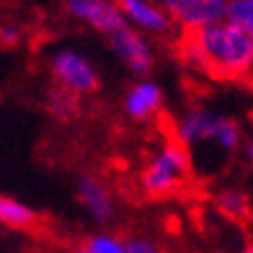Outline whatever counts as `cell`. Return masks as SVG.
<instances>
[{
    "label": "cell",
    "instance_id": "cell-14",
    "mask_svg": "<svg viewBox=\"0 0 253 253\" xmlns=\"http://www.w3.org/2000/svg\"><path fill=\"white\" fill-rule=\"evenodd\" d=\"M227 21L238 24L248 34V39L253 44V0H230L227 3ZM248 88H253V70H251V80H248Z\"/></svg>",
    "mask_w": 253,
    "mask_h": 253
},
{
    "label": "cell",
    "instance_id": "cell-21",
    "mask_svg": "<svg viewBox=\"0 0 253 253\" xmlns=\"http://www.w3.org/2000/svg\"><path fill=\"white\" fill-rule=\"evenodd\" d=\"M214 3H225V5H227V3H230V0H214Z\"/></svg>",
    "mask_w": 253,
    "mask_h": 253
},
{
    "label": "cell",
    "instance_id": "cell-12",
    "mask_svg": "<svg viewBox=\"0 0 253 253\" xmlns=\"http://www.w3.org/2000/svg\"><path fill=\"white\" fill-rule=\"evenodd\" d=\"M44 109H47V114L54 122L70 124L80 117V111H83V98L78 93H73V90L52 83V88L47 90V96H44Z\"/></svg>",
    "mask_w": 253,
    "mask_h": 253
},
{
    "label": "cell",
    "instance_id": "cell-19",
    "mask_svg": "<svg viewBox=\"0 0 253 253\" xmlns=\"http://www.w3.org/2000/svg\"><path fill=\"white\" fill-rule=\"evenodd\" d=\"M238 253H253V238H248L246 243H243V248H240Z\"/></svg>",
    "mask_w": 253,
    "mask_h": 253
},
{
    "label": "cell",
    "instance_id": "cell-18",
    "mask_svg": "<svg viewBox=\"0 0 253 253\" xmlns=\"http://www.w3.org/2000/svg\"><path fill=\"white\" fill-rule=\"evenodd\" d=\"M243 155H246V163H248V166H251V170H253V134L243 142Z\"/></svg>",
    "mask_w": 253,
    "mask_h": 253
},
{
    "label": "cell",
    "instance_id": "cell-13",
    "mask_svg": "<svg viewBox=\"0 0 253 253\" xmlns=\"http://www.w3.org/2000/svg\"><path fill=\"white\" fill-rule=\"evenodd\" d=\"M214 207L217 212L230 217L235 222H253V210H251V191L235 189V186H225L214 191Z\"/></svg>",
    "mask_w": 253,
    "mask_h": 253
},
{
    "label": "cell",
    "instance_id": "cell-22",
    "mask_svg": "<svg viewBox=\"0 0 253 253\" xmlns=\"http://www.w3.org/2000/svg\"><path fill=\"white\" fill-rule=\"evenodd\" d=\"M214 253H233V251H214Z\"/></svg>",
    "mask_w": 253,
    "mask_h": 253
},
{
    "label": "cell",
    "instance_id": "cell-11",
    "mask_svg": "<svg viewBox=\"0 0 253 253\" xmlns=\"http://www.w3.org/2000/svg\"><path fill=\"white\" fill-rule=\"evenodd\" d=\"M44 217L29 207L26 202H21L16 197L0 194V225L5 230H16V233H39Z\"/></svg>",
    "mask_w": 253,
    "mask_h": 253
},
{
    "label": "cell",
    "instance_id": "cell-4",
    "mask_svg": "<svg viewBox=\"0 0 253 253\" xmlns=\"http://www.w3.org/2000/svg\"><path fill=\"white\" fill-rule=\"evenodd\" d=\"M49 75L54 85L73 90L80 98L96 96L101 90V75L96 65L75 49H57L49 57Z\"/></svg>",
    "mask_w": 253,
    "mask_h": 253
},
{
    "label": "cell",
    "instance_id": "cell-3",
    "mask_svg": "<svg viewBox=\"0 0 253 253\" xmlns=\"http://www.w3.org/2000/svg\"><path fill=\"white\" fill-rule=\"evenodd\" d=\"M168 129L189 147L194 155L197 147H214L220 155L230 158L243 150V126L227 114H214L204 106H191L176 119H168Z\"/></svg>",
    "mask_w": 253,
    "mask_h": 253
},
{
    "label": "cell",
    "instance_id": "cell-9",
    "mask_svg": "<svg viewBox=\"0 0 253 253\" xmlns=\"http://www.w3.org/2000/svg\"><path fill=\"white\" fill-rule=\"evenodd\" d=\"M62 5L70 18L90 26L103 37H109L111 31H117L119 26L126 24L117 0H62Z\"/></svg>",
    "mask_w": 253,
    "mask_h": 253
},
{
    "label": "cell",
    "instance_id": "cell-5",
    "mask_svg": "<svg viewBox=\"0 0 253 253\" xmlns=\"http://www.w3.org/2000/svg\"><path fill=\"white\" fill-rule=\"evenodd\" d=\"M109 47L111 52L119 57V62L137 78H147L155 67V49L153 44L147 42V37L142 31H137L134 26L124 24L117 31H111L109 37Z\"/></svg>",
    "mask_w": 253,
    "mask_h": 253
},
{
    "label": "cell",
    "instance_id": "cell-2",
    "mask_svg": "<svg viewBox=\"0 0 253 253\" xmlns=\"http://www.w3.org/2000/svg\"><path fill=\"white\" fill-rule=\"evenodd\" d=\"M194 183V158L178 137L163 129L160 142L153 147L137 170V189L147 202H170L183 197Z\"/></svg>",
    "mask_w": 253,
    "mask_h": 253
},
{
    "label": "cell",
    "instance_id": "cell-6",
    "mask_svg": "<svg viewBox=\"0 0 253 253\" xmlns=\"http://www.w3.org/2000/svg\"><path fill=\"white\" fill-rule=\"evenodd\" d=\"M166 109V93L163 85L153 78H140L132 83L122 96V111L124 117L134 124H153L163 117Z\"/></svg>",
    "mask_w": 253,
    "mask_h": 253
},
{
    "label": "cell",
    "instance_id": "cell-10",
    "mask_svg": "<svg viewBox=\"0 0 253 253\" xmlns=\"http://www.w3.org/2000/svg\"><path fill=\"white\" fill-rule=\"evenodd\" d=\"M160 3L173 16L178 31H194V29L210 26L227 16V5L214 3V0H160Z\"/></svg>",
    "mask_w": 253,
    "mask_h": 253
},
{
    "label": "cell",
    "instance_id": "cell-17",
    "mask_svg": "<svg viewBox=\"0 0 253 253\" xmlns=\"http://www.w3.org/2000/svg\"><path fill=\"white\" fill-rule=\"evenodd\" d=\"M21 39H24L21 29H16V26H0V49H13V47L21 44Z\"/></svg>",
    "mask_w": 253,
    "mask_h": 253
},
{
    "label": "cell",
    "instance_id": "cell-15",
    "mask_svg": "<svg viewBox=\"0 0 253 253\" xmlns=\"http://www.w3.org/2000/svg\"><path fill=\"white\" fill-rule=\"evenodd\" d=\"M88 253H126V238L109 233V230H98V233L83 238Z\"/></svg>",
    "mask_w": 253,
    "mask_h": 253
},
{
    "label": "cell",
    "instance_id": "cell-8",
    "mask_svg": "<svg viewBox=\"0 0 253 253\" xmlns=\"http://www.w3.org/2000/svg\"><path fill=\"white\" fill-rule=\"evenodd\" d=\"M75 197H78L80 207L85 210V214L96 225L106 227L117 220V197H114L111 186L103 178H98L93 173L80 176L75 183Z\"/></svg>",
    "mask_w": 253,
    "mask_h": 253
},
{
    "label": "cell",
    "instance_id": "cell-16",
    "mask_svg": "<svg viewBox=\"0 0 253 253\" xmlns=\"http://www.w3.org/2000/svg\"><path fill=\"white\" fill-rule=\"evenodd\" d=\"M126 253H166V251L160 248V243H155L153 238L132 235V238H126Z\"/></svg>",
    "mask_w": 253,
    "mask_h": 253
},
{
    "label": "cell",
    "instance_id": "cell-20",
    "mask_svg": "<svg viewBox=\"0 0 253 253\" xmlns=\"http://www.w3.org/2000/svg\"><path fill=\"white\" fill-rule=\"evenodd\" d=\"M251 210H253V186H251Z\"/></svg>",
    "mask_w": 253,
    "mask_h": 253
},
{
    "label": "cell",
    "instance_id": "cell-1",
    "mask_svg": "<svg viewBox=\"0 0 253 253\" xmlns=\"http://www.w3.org/2000/svg\"><path fill=\"white\" fill-rule=\"evenodd\" d=\"M176 52L183 67L217 83H243L248 85L253 70V44L248 34L233 21L178 31Z\"/></svg>",
    "mask_w": 253,
    "mask_h": 253
},
{
    "label": "cell",
    "instance_id": "cell-7",
    "mask_svg": "<svg viewBox=\"0 0 253 253\" xmlns=\"http://www.w3.org/2000/svg\"><path fill=\"white\" fill-rule=\"evenodd\" d=\"M117 3L122 8L126 24L134 26L137 31H142L145 37L168 39L178 29L173 16L163 8L160 0H117Z\"/></svg>",
    "mask_w": 253,
    "mask_h": 253
}]
</instances>
